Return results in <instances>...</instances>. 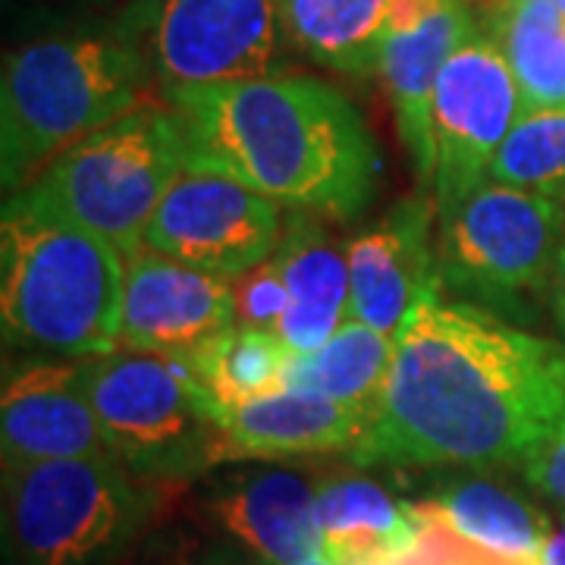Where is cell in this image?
Here are the masks:
<instances>
[{
    "mask_svg": "<svg viewBox=\"0 0 565 565\" xmlns=\"http://www.w3.org/2000/svg\"><path fill=\"white\" fill-rule=\"evenodd\" d=\"M126 258L76 223L3 204L0 330L25 355L95 359L120 349Z\"/></svg>",
    "mask_w": 565,
    "mask_h": 565,
    "instance_id": "cell-4",
    "label": "cell"
},
{
    "mask_svg": "<svg viewBox=\"0 0 565 565\" xmlns=\"http://www.w3.org/2000/svg\"><path fill=\"white\" fill-rule=\"evenodd\" d=\"M475 29L465 0H446L422 20L393 25L381 57V82L396 110V129L424 189L434 185V132L430 104L446 61Z\"/></svg>",
    "mask_w": 565,
    "mask_h": 565,
    "instance_id": "cell-17",
    "label": "cell"
},
{
    "mask_svg": "<svg viewBox=\"0 0 565 565\" xmlns=\"http://www.w3.org/2000/svg\"><path fill=\"white\" fill-rule=\"evenodd\" d=\"M282 226L280 204L226 173L189 163L158 204L141 248L233 282L274 258Z\"/></svg>",
    "mask_w": 565,
    "mask_h": 565,
    "instance_id": "cell-11",
    "label": "cell"
},
{
    "mask_svg": "<svg viewBox=\"0 0 565 565\" xmlns=\"http://www.w3.org/2000/svg\"><path fill=\"white\" fill-rule=\"evenodd\" d=\"M490 180L565 202V107L525 110L490 163Z\"/></svg>",
    "mask_w": 565,
    "mask_h": 565,
    "instance_id": "cell-25",
    "label": "cell"
},
{
    "mask_svg": "<svg viewBox=\"0 0 565 565\" xmlns=\"http://www.w3.org/2000/svg\"><path fill=\"white\" fill-rule=\"evenodd\" d=\"M236 323L233 282L139 248L126 258L120 349L185 355Z\"/></svg>",
    "mask_w": 565,
    "mask_h": 565,
    "instance_id": "cell-15",
    "label": "cell"
},
{
    "mask_svg": "<svg viewBox=\"0 0 565 565\" xmlns=\"http://www.w3.org/2000/svg\"><path fill=\"white\" fill-rule=\"evenodd\" d=\"M440 214L430 192L399 202L384 221L345 245L352 318L396 337L415 302L440 289Z\"/></svg>",
    "mask_w": 565,
    "mask_h": 565,
    "instance_id": "cell-14",
    "label": "cell"
},
{
    "mask_svg": "<svg viewBox=\"0 0 565 565\" xmlns=\"http://www.w3.org/2000/svg\"><path fill=\"white\" fill-rule=\"evenodd\" d=\"M541 565H565V515L553 525V534L544 546Z\"/></svg>",
    "mask_w": 565,
    "mask_h": 565,
    "instance_id": "cell-31",
    "label": "cell"
},
{
    "mask_svg": "<svg viewBox=\"0 0 565 565\" xmlns=\"http://www.w3.org/2000/svg\"><path fill=\"white\" fill-rule=\"evenodd\" d=\"M393 359V337L367 323L349 321L315 352H292L286 390L315 393L374 415Z\"/></svg>",
    "mask_w": 565,
    "mask_h": 565,
    "instance_id": "cell-22",
    "label": "cell"
},
{
    "mask_svg": "<svg viewBox=\"0 0 565 565\" xmlns=\"http://www.w3.org/2000/svg\"><path fill=\"white\" fill-rule=\"evenodd\" d=\"M505 3H509V0H505ZM550 3H553L556 10H563V13H565V0H550Z\"/></svg>",
    "mask_w": 565,
    "mask_h": 565,
    "instance_id": "cell-34",
    "label": "cell"
},
{
    "mask_svg": "<svg viewBox=\"0 0 565 565\" xmlns=\"http://www.w3.org/2000/svg\"><path fill=\"white\" fill-rule=\"evenodd\" d=\"M177 565H267L258 556H252L248 550L236 546L233 541H217V544H207L202 550H195L189 559H182Z\"/></svg>",
    "mask_w": 565,
    "mask_h": 565,
    "instance_id": "cell-29",
    "label": "cell"
},
{
    "mask_svg": "<svg viewBox=\"0 0 565 565\" xmlns=\"http://www.w3.org/2000/svg\"><path fill=\"white\" fill-rule=\"evenodd\" d=\"M546 308H550V318H553V327H556L559 340L565 343V245H563V252H559L556 270H553V280H550Z\"/></svg>",
    "mask_w": 565,
    "mask_h": 565,
    "instance_id": "cell-30",
    "label": "cell"
},
{
    "mask_svg": "<svg viewBox=\"0 0 565 565\" xmlns=\"http://www.w3.org/2000/svg\"><path fill=\"white\" fill-rule=\"evenodd\" d=\"M104 449L154 487L217 468L221 403L182 355L114 349L82 359Z\"/></svg>",
    "mask_w": 565,
    "mask_h": 565,
    "instance_id": "cell-7",
    "label": "cell"
},
{
    "mask_svg": "<svg viewBox=\"0 0 565 565\" xmlns=\"http://www.w3.org/2000/svg\"><path fill=\"white\" fill-rule=\"evenodd\" d=\"M565 424V343L440 289L393 337L359 468H519Z\"/></svg>",
    "mask_w": 565,
    "mask_h": 565,
    "instance_id": "cell-1",
    "label": "cell"
},
{
    "mask_svg": "<svg viewBox=\"0 0 565 565\" xmlns=\"http://www.w3.org/2000/svg\"><path fill=\"white\" fill-rule=\"evenodd\" d=\"M318 478L280 462H255L217 475L202 497L207 522L223 541L267 565H305L321 556Z\"/></svg>",
    "mask_w": 565,
    "mask_h": 565,
    "instance_id": "cell-13",
    "label": "cell"
},
{
    "mask_svg": "<svg viewBox=\"0 0 565 565\" xmlns=\"http://www.w3.org/2000/svg\"><path fill=\"white\" fill-rule=\"evenodd\" d=\"M286 44L352 79L381 73L393 0H274Z\"/></svg>",
    "mask_w": 565,
    "mask_h": 565,
    "instance_id": "cell-21",
    "label": "cell"
},
{
    "mask_svg": "<svg viewBox=\"0 0 565 565\" xmlns=\"http://www.w3.org/2000/svg\"><path fill=\"white\" fill-rule=\"evenodd\" d=\"M114 32L161 95L282 73L286 35L274 0H122Z\"/></svg>",
    "mask_w": 565,
    "mask_h": 565,
    "instance_id": "cell-9",
    "label": "cell"
},
{
    "mask_svg": "<svg viewBox=\"0 0 565 565\" xmlns=\"http://www.w3.org/2000/svg\"><path fill=\"white\" fill-rule=\"evenodd\" d=\"M289 305V292L282 282L280 267L270 262L258 264L255 270L233 280V308H236V327L248 330H267L277 333Z\"/></svg>",
    "mask_w": 565,
    "mask_h": 565,
    "instance_id": "cell-27",
    "label": "cell"
},
{
    "mask_svg": "<svg viewBox=\"0 0 565 565\" xmlns=\"http://www.w3.org/2000/svg\"><path fill=\"white\" fill-rule=\"evenodd\" d=\"M204 390L223 405L248 403L286 390L292 349L280 333L230 327L182 355Z\"/></svg>",
    "mask_w": 565,
    "mask_h": 565,
    "instance_id": "cell-24",
    "label": "cell"
},
{
    "mask_svg": "<svg viewBox=\"0 0 565 565\" xmlns=\"http://www.w3.org/2000/svg\"><path fill=\"white\" fill-rule=\"evenodd\" d=\"M305 565H333V563H327L323 556H315V559H308V563H305Z\"/></svg>",
    "mask_w": 565,
    "mask_h": 565,
    "instance_id": "cell-33",
    "label": "cell"
},
{
    "mask_svg": "<svg viewBox=\"0 0 565 565\" xmlns=\"http://www.w3.org/2000/svg\"><path fill=\"white\" fill-rule=\"evenodd\" d=\"M519 475L534 493L565 512V424L519 465Z\"/></svg>",
    "mask_w": 565,
    "mask_h": 565,
    "instance_id": "cell-28",
    "label": "cell"
},
{
    "mask_svg": "<svg viewBox=\"0 0 565 565\" xmlns=\"http://www.w3.org/2000/svg\"><path fill=\"white\" fill-rule=\"evenodd\" d=\"M393 565H541L537 559H525V556H505L500 550L468 541L459 531L440 522H427L424 519V531L418 544L405 553L403 559Z\"/></svg>",
    "mask_w": 565,
    "mask_h": 565,
    "instance_id": "cell-26",
    "label": "cell"
},
{
    "mask_svg": "<svg viewBox=\"0 0 565 565\" xmlns=\"http://www.w3.org/2000/svg\"><path fill=\"white\" fill-rule=\"evenodd\" d=\"M102 452L107 449L88 399L85 364L57 355L7 362L0 390L3 468Z\"/></svg>",
    "mask_w": 565,
    "mask_h": 565,
    "instance_id": "cell-12",
    "label": "cell"
},
{
    "mask_svg": "<svg viewBox=\"0 0 565 565\" xmlns=\"http://www.w3.org/2000/svg\"><path fill=\"white\" fill-rule=\"evenodd\" d=\"M484 471L487 468H468V475H456L434 487L415 503L422 519L449 525L468 541L500 550L505 556H525L541 563L553 534L550 515L531 503L525 493Z\"/></svg>",
    "mask_w": 565,
    "mask_h": 565,
    "instance_id": "cell-20",
    "label": "cell"
},
{
    "mask_svg": "<svg viewBox=\"0 0 565 565\" xmlns=\"http://www.w3.org/2000/svg\"><path fill=\"white\" fill-rule=\"evenodd\" d=\"M371 415L315 393L282 390L248 403H221L217 465L286 462L305 456H352Z\"/></svg>",
    "mask_w": 565,
    "mask_h": 565,
    "instance_id": "cell-16",
    "label": "cell"
},
{
    "mask_svg": "<svg viewBox=\"0 0 565 565\" xmlns=\"http://www.w3.org/2000/svg\"><path fill=\"white\" fill-rule=\"evenodd\" d=\"M522 114L525 102L500 44L475 22L446 61L430 104L437 154L430 195L440 217L490 180V163Z\"/></svg>",
    "mask_w": 565,
    "mask_h": 565,
    "instance_id": "cell-10",
    "label": "cell"
},
{
    "mask_svg": "<svg viewBox=\"0 0 565 565\" xmlns=\"http://www.w3.org/2000/svg\"><path fill=\"white\" fill-rule=\"evenodd\" d=\"M161 487L110 452L3 468V534L17 565H107L151 522Z\"/></svg>",
    "mask_w": 565,
    "mask_h": 565,
    "instance_id": "cell-6",
    "label": "cell"
},
{
    "mask_svg": "<svg viewBox=\"0 0 565 565\" xmlns=\"http://www.w3.org/2000/svg\"><path fill=\"white\" fill-rule=\"evenodd\" d=\"M154 79L110 29H82L7 51L0 73V182L17 195L63 151L145 102Z\"/></svg>",
    "mask_w": 565,
    "mask_h": 565,
    "instance_id": "cell-3",
    "label": "cell"
},
{
    "mask_svg": "<svg viewBox=\"0 0 565 565\" xmlns=\"http://www.w3.org/2000/svg\"><path fill=\"white\" fill-rule=\"evenodd\" d=\"M500 44L525 110L565 107V13L550 0H509L478 22Z\"/></svg>",
    "mask_w": 565,
    "mask_h": 565,
    "instance_id": "cell-23",
    "label": "cell"
},
{
    "mask_svg": "<svg viewBox=\"0 0 565 565\" xmlns=\"http://www.w3.org/2000/svg\"><path fill=\"white\" fill-rule=\"evenodd\" d=\"M189 163L239 180L292 214L349 221L371 204L381 151L362 110L305 73L173 88Z\"/></svg>",
    "mask_w": 565,
    "mask_h": 565,
    "instance_id": "cell-2",
    "label": "cell"
},
{
    "mask_svg": "<svg viewBox=\"0 0 565 565\" xmlns=\"http://www.w3.org/2000/svg\"><path fill=\"white\" fill-rule=\"evenodd\" d=\"M565 245V202L484 180L440 217V292L515 318L544 299Z\"/></svg>",
    "mask_w": 565,
    "mask_h": 565,
    "instance_id": "cell-8",
    "label": "cell"
},
{
    "mask_svg": "<svg viewBox=\"0 0 565 565\" xmlns=\"http://www.w3.org/2000/svg\"><path fill=\"white\" fill-rule=\"evenodd\" d=\"M321 221L315 214H289L274 252L289 292L277 333L299 355L321 349L352 318L349 255Z\"/></svg>",
    "mask_w": 565,
    "mask_h": 565,
    "instance_id": "cell-18",
    "label": "cell"
},
{
    "mask_svg": "<svg viewBox=\"0 0 565 565\" xmlns=\"http://www.w3.org/2000/svg\"><path fill=\"white\" fill-rule=\"evenodd\" d=\"M321 556L333 565H393L418 544V505L367 475L318 478Z\"/></svg>",
    "mask_w": 565,
    "mask_h": 565,
    "instance_id": "cell-19",
    "label": "cell"
},
{
    "mask_svg": "<svg viewBox=\"0 0 565 565\" xmlns=\"http://www.w3.org/2000/svg\"><path fill=\"white\" fill-rule=\"evenodd\" d=\"M185 167L189 136L180 114L167 102H141L63 151L3 204L76 223L132 258Z\"/></svg>",
    "mask_w": 565,
    "mask_h": 565,
    "instance_id": "cell-5",
    "label": "cell"
},
{
    "mask_svg": "<svg viewBox=\"0 0 565 565\" xmlns=\"http://www.w3.org/2000/svg\"><path fill=\"white\" fill-rule=\"evenodd\" d=\"M468 3V10H471V17L475 22H487L500 7H503L505 0H465Z\"/></svg>",
    "mask_w": 565,
    "mask_h": 565,
    "instance_id": "cell-32",
    "label": "cell"
}]
</instances>
